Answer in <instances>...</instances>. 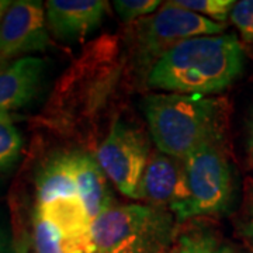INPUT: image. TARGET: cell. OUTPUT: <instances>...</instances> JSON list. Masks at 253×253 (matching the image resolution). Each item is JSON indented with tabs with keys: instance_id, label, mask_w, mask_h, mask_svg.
<instances>
[{
	"instance_id": "44dd1931",
	"label": "cell",
	"mask_w": 253,
	"mask_h": 253,
	"mask_svg": "<svg viewBox=\"0 0 253 253\" xmlns=\"http://www.w3.org/2000/svg\"><path fill=\"white\" fill-rule=\"evenodd\" d=\"M245 234L248 235V238L251 239V242L253 244V208H251L249 215H248V221L245 225Z\"/></svg>"
},
{
	"instance_id": "6da1fadb",
	"label": "cell",
	"mask_w": 253,
	"mask_h": 253,
	"mask_svg": "<svg viewBox=\"0 0 253 253\" xmlns=\"http://www.w3.org/2000/svg\"><path fill=\"white\" fill-rule=\"evenodd\" d=\"M244 61V46L234 34L194 37L176 44L151 66L148 86L179 94H215L242 73Z\"/></svg>"
},
{
	"instance_id": "ffe728a7",
	"label": "cell",
	"mask_w": 253,
	"mask_h": 253,
	"mask_svg": "<svg viewBox=\"0 0 253 253\" xmlns=\"http://www.w3.org/2000/svg\"><path fill=\"white\" fill-rule=\"evenodd\" d=\"M0 253H13V238L1 212H0Z\"/></svg>"
},
{
	"instance_id": "52a82bcc",
	"label": "cell",
	"mask_w": 253,
	"mask_h": 253,
	"mask_svg": "<svg viewBox=\"0 0 253 253\" xmlns=\"http://www.w3.org/2000/svg\"><path fill=\"white\" fill-rule=\"evenodd\" d=\"M189 197L184 162L161 151L151 154L139 181L138 200L169 210L177 222Z\"/></svg>"
},
{
	"instance_id": "d4e9b609",
	"label": "cell",
	"mask_w": 253,
	"mask_h": 253,
	"mask_svg": "<svg viewBox=\"0 0 253 253\" xmlns=\"http://www.w3.org/2000/svg\"><path fill=\"white\" fill-rule=\"evenodd\" d=\"M168 253H177L176 252V248H172V249H170V252H168Z\"/></svg>"
},
{
	"instance_id": "ba28073f",
	"label": "cell",
	"mask_w": 253,
	"mask_h": 253,
	"mask_svg": "<svg viewBox=\"0 0 253 253\" xmlns=\"http://www.w3.org/2000/svg\"><path fill=\"white\" fill-rule=\"evenodd\" d=\"M45 20L41 1H11L0 21V54L3 61L45 49L49 42Z\"/></svg>"
},
{
	"instance_id": "cb8c5ba5",
	"label": "cell",
	"mask_w": 253,
	"mask_h": 253,
	"mask_svg": "<svg viewBox=\"0 0 253 253\" xmlns=\"http://www.w3.org/2000/svg\"><path fill=\"white\" fill-rule=\"evenodd\" d=\"M219 253H236L232 248H229V246H222L221 248V252Z\"/></svg>"
},
{
	"instance_id": "9a60e30c",
	"label": "cell",
	"mask_w": 253,
	"mask_h": 253,
	"mask_svg": "<svg viewBox=\"0 0 253 253\" xmlns=\"http://www.w3.org/2000/svg\"><path fill=\"white\" fill-rule=\"evenodd\" d=\"M33 253H79L51 222L34 210L33 217Z\"/></svg>"
},
{
	"instance_id": "603a6c76",
	"label": "cell",
	"mask_w": 253,
	"mask_h": 253,
	"mask_svg": "<svg viewBox=\"0 0 253 253\" xmlns=\"http://www.w3.org/2000/svg\"><path fill=\"white\" fill-rule=\"evenodd\" d=\"M10 3H11V1H9V0H0V21H1V18L4 16L7 7L10 6Z\"/></svg>"
},
{
	"instance_id": "9c48e42d",
	"label": "cell",
	"mask_w": 253,
	"mask_h": 253,
	"mask_svg": "<svg viewBox=\"0 0 253 253\" xmlns=\"http://www.w3.org/2000/svg\"><path fill=\"white\" fill-rule=\"evenodd\" d=\"M46 23L55 37L65 41H79L99 27L109 9L101 0H49Z\"/></svg>"
},
{
	"instance_id": "5b68a950",
	"label": "cell",
	"mask_w": 253,
	"mask_h": 253,
	"mask_svg": "<svg viewBox=\"0 0 253 253\" xmlns=\"http://www.w3.org/2000/svg\"><path fill=\"white\" fill-rule=\"evenodd\" d=\"M224 24L166 1L154 14L131 24V44L139 62L149 65L166 54L170 48L189 38L218 36Z\"/></svg>"
},
{
	"instance_id": "3957f363",
	"label": "cell",
	"mask_w": 253,
	"mask_h": 253,
	"mask_svg": "<svg viewBox=\"0 0 253 253\" xmlns=\"http://www.w3.org/2000/svg\"><path fill=\"white\" fill-rule=\"evenodd\" d=\"M176 218L149 204H113L91 222L90 253H168Z\"/></svg>"
},
{
	"instance_id": "30bf717a",
	"label": "cell",
	"mask_w": 253,
	"mask_h": 253,
	"mask_svg": "<svg viewBox=\"0 0 253 253\" xmlns=\"http://www.w3.org/2000/svg\"><path fill=\"white\" fill-rule=\"evenodd\" d=\"M45 62L36 56H21L0 69V113L24 107L41 87Z\"/></svg>"
},
{
	"instance_id": "7a4b0ae2",
	"label": "cell",
	"mask_w": 253,
	"mask_h": 253,
	"mask_svg": "<svg viewBox=\"0 0 253 253\" xmlns=\"http://www.w3.org/2000/svg\"><path fill=\"white\" fill-rule=\"evenodd\" d=\"M141 109L158 149L184 161L200 146L225 141L229 106L224 97L156 93Z\"/></svg>"
},
{
	"instance_id": "8992f818",
	"label": "cell",
	"mask_w": 253,
	"mask_h": 253,
	"mask_svg": "<svg viewBox=\"0 0 253 253\" xmlns=\"http://www.w3.org/2000/svg\"><path fill=\"white\" fill-rule=\"evenodd\" d=\"M149 156V141L144 132L118 120L100 144L96 161L121 194L138 200L139 181Z\"/></svg>"
},
{
	"instance_id": "277c9868",
	"label": "cell",
	"mask_w": 253,
	"mask_h": 253,
	"mask_svg": "<svg viewBox=\"0 0 253 253\" xmlns=\"http://www.w3.org/2000/svg\"><path fill=\"white\" fill-rule=\"evenodd\" d=\"M183 162L190 197L177 222L226 212L235 197V174L225 141L203 145Z\"/></svg>"
},
{
	"instance_id": "d6986e66",
	"label": "cell",
	"mask_w": 253,
	"mask_h": 253,
	"mask_svg": "<svg viewBox=\"0 0 253 253\" xmlns=\"http://www.w3.org/2000/svg\"><path fill=\"white\" fill-rule=\"evenodd\" d=\"M229 18L241 33L245 44L253 51V0L236 1Z\"/></svg>"
},
{
	"instance_id": "2e32d148",
	"label": "cell",
	"mask_w": 253,
	"mask_h": 253,
	"mask_svg": "<svg viewBox=\"0 0 253 253\" xmlns=\"http://www.w3.org/2000/svg\"><path fill=\"white\" fill-rule=\"evenodd\" d=\"M23 138L9 113H0V170L17 162L21 154Z\"/></svg>"
},
{
	"instance_id": "e0dca14e",
	"label": "cell",
	"mask_w": 253,
	"mask_h": 253,
	"mask_svg": "<svg viewBox=\"0 0 253 253\" xmlns=\"http://www.w3.org/2000/svg\"><path fill=\"white\" fill-rule=\"evenodd\" d=\"M173 3L221 24L231 17L236 4L232 0H173Z\"/></svg>"
},
{
	"instance_id": "484cf974",
	"label": "cell",
	"mask_w": 253,
	"mask_h": 253,
	"mask_svg": "<svg viewBox=\"0 0 253 253\" xmlns=\"http://www.w3.org/2000/svg\"><path fill=\"white\" fill-rule=\"evenodd\" d=\"M3 62V58H1V54H0V63Z\"/></svg>"
},
{
	"instance_id": "7402d4cb",
	"label": "cell",
	"mask_w": 253,
	"mask_h": 253,
	"mask_svg": "<svg viewBox=\"0 0 253 253\" xmlns=\"http://www.w3.org/2000/svg\"><path fill=\"white\" fill-rule=\"evenodd\" d=\"M248 148H249V154L253 161V111L249 121V129H248Z\"/></svg>"
},
{
	"instance_id": "8fae6325",
	"label": "cell",
	"mask_w": 253,
	"mask_h": 253,
	"mask_svg": "<svg viewBox=\"0 0 253 253\" xmlns=\"http://www.w3.org/2000/svg\"><path fill=\"white\" fill-rule=\"evenodd\" d=\"M36 211L51 222L79 253L91 251V219L79 196L37 204Z\"/></svg>"
},
{
	"instance_id": "5bb4252c",
	"label": "cell",
	"mask_w": 253,
	"mask_h": 253,
	"mask_svg": "<svg viewBox=\"0 0 253 253\" xmlns=\"http://www.w3.org/2000/svg\"><path fill=\"white\" fill-rule=\"evenodd\" d=\"M177 253H219V236L212 226L203 222L187 224L176 236Z\"/></svg>"
},
{
	"instance_id": "ac0fdd59",
	"label": "cell",
	"mask_w": 253,
	"mask_h": 253,
	"mask_svg": "<svg viewBox=\"0 0 253 253\" xmlns=\"http://www.w3.org/2000/svg\"><path fill=\"white\" fill-rule=\"evenodd\" d=\"M161 1L158 0H116L114 9L123 23L134 24L141 18L154 14L159 9Z\"/></svg>"
},
{
	"instance_id": "4fadbf2b",
	"label": "cell",
	"mask_w": 253,
	"mask_h": 253,
	"mask_svg": "<svg viewBox=\"0 0 253 253\" xmlns=\"http://www.w3.org/2000/svg\"><path fill=\"white\" fill-rule=\"evenodd\" d=\"M36 186L37 204H45L56 199L78 196L73 174L72 152L52 156L38 173Z\"/></svg>"
},
{
	"instance_id": "7c38bea8",
	"label": "cell",
	"mask_w": 253,
	"mask_h": 253,
	"mask_svg": "<svg viewBox=\"0 0 253 253\" xmlns=\"http://www.w3.org/2000/svg\"><path fill=\"white\" fill-rule=\"evenodd\" d=\"M72 165L78 196L83 201L93 222V219L114 204L107 176L101 170L97 161L87 154L72 152Z\"/></svg>"
}]
</instances>
